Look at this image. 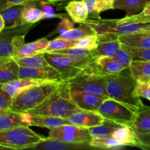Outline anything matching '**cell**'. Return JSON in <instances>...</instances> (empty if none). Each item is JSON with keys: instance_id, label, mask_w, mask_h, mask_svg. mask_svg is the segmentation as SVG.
I'll return each mask as SVG.
<instances>
[{"instance_id": "cell-16", "label": "cell", "mask_w": 150, "mask_h": 150, "mask_svg": "<svg viewBox=\"0 0 150 150\" xmlns=\"http://www.w3.org/2000/svg\"><path fill=\"white\" fill-rule=\"evenodd\" d=\"M22 114L25 121L29 125V126L52 129L64 125H71L67 118L29 114V113H22Z\"/></svg>"}, {"instance_id": "cell-1", "label": "cell", "mask_w": 150, "mask_h": 150, "mask_svg": "<svg viewBox=\"0 0 150 150\" xmlns=\"http://www.w3.org/2000/svg\"><path fill=\"white\" fill-rule=\"evenodd\" d=\"M83 23L89 25L98 35H121L150 32V16L141 13L125 16L121 19L90 18Z\"/></svg>"}, {"instance_id": "cell-32", "label": "cell", "mask_w": 150, "mask_h": 150, "mask_svg": "<svg viewBox=\"0 0 150 150\" xmlns=\"http://www.w3.org/2000/svg\"><path fill=\"white\" fill-rule=\"evenodd\" d=\"M122 126L123 125L105 120L102 125L90 127L89 130L92 138H105L112 136L114 132Z\"/></svg>"}, {"instance_id": "cell-38", "label": "cell", "mask_w": 150, "mask_h": 150, "mask_svg": "<svg viewBox=\"0 0 150 150\" xmlns=\"http://www.w3.org/2000/svg\"><path fill=\"white\" fill-rule=\"evenodd\" d=\"M127 48L131 54L133 61L150 62V49L133 47H127Z\"/></svg>"}, {"instance_id": "cell-12", "label": "cell", "mask_w": 150, "mask_h": 150, "mask_svg": "<svg viewBox=\"0 0 150 150\" xmlns=\"http://www.w3.org/2000/svg\"><path fill=\"white\" fill-rule=\"evenodd\" d=\"M19 79H32L56 82L64 81L61 73L51 65L39 68L20 66Z\"/></svg>"}, {"instance_id": "cell-48", "label": "cell", "mask_w": 150, "mask_h": 150, "mask_svg": "<svg viewBox=\"0 0 150 150\" xmlns=\"http://www.w3.org/2000/svg\"><path fill=\"white\" fill-rule=\"evenodd\" d=\"M72 1V0H50V1H48L49 3H51V4H57V3H59L58 4H59V3L65 2V1Z\"/></svg>"}, {"instance_id": "cell-11", "label": "cell", "mask_w": 150, "mask_h": 150, "mask_svg": "<svg viewBox=\"0 0 150 150\" xmlns=\"http://www.w3.org/2000/svg\"><path fill=\"white\" fill-rule=\"evenodd\" d=\"M127 68L128 67L114 57L99 56L95 57L93 61L83 70L98 76H105L121 73Z\"/></svg>"}, {"instance_id": "cell-19", "label": "cell", "mask_w": 150, "mask_h": 150, "mask_svg": "<svg viewBox=\"0 0 150 150\" xmlns=\"http://www.w3.org/2000/svg\"><path fill=\"white\" fill-rule=\"evenodd\" d=\"M50 41L47 38H41L29 43H23L13 52V58L24 57L41 54L48 47Z\"/></svg>"}, {"instance_id": "cell-40", "label": "cell", "mask_w": 150, "mask_h": 150, "mask_svg": "<svg viewBox=\"0 0 150 150\" xmlns=\"http://www.w3.org/2000/svg\"><path fill=\"white\" fill-rule=\"evenodd\" d=\"M134 95L139 98H144L150 101V83L149 82L136 81Z\"/></svg>"}, {"instance_id": "cell-35", "label": "cell", "mask_w": 150, "mask_h": 150, "mask_svg": "<svg viewBox=\"0 0 150 150\" xmlns=\"http://www.w3.org/2000/svg\"><path fill=\"white\" fill-rule=\"evenodd\" d=\"M94 34H95V32L89 25L86 23H81L79 27L74 28L62 35H59V37L72 40H79L84 37Z\"/></svg>"}, {"instance_id": "cell-18", "label": "cell", "mask_w": 150, "mask_h": 150, "mask_svg": "<svg viewBox=\"0 0 150 150\" xmlns=\"http://www.w3.org/2000/svg\"><path fill=\"white\" fill-rule=\"evenodd\" d=\"M23 126L29 125L25 121L23 114L12 109L0 110V131Z\"/></svg>"}, {"instance_id": "cell-26", "label": "cell", "mask_w": 150, "mask_h": 150, "mask_svg": "<svg viewBox=\"0 0 150 150\" xmlns=\"http://www.w3.org/2000/svg\"><path fill=\"white\" fill-rule=\"evenodd\" d=\"M150 2V0H116L114 9L124 10L126 16L140 13Z\"/></svg>"}, {"instance_id": "cell-44", "label": "cell", "mask_w": 150, "mask_h": 150, "mask_svg": "<svg viewBox=\"0 0 150 150\" xmlns=\"http://www.w3.org/2000/svg\"><path fill=\"white\" fill-rule=\"evenodd\" d=\"M39 0H0V11L4 10L8 7L21 4H26L32 1H37Z\"/></svg>"}, {"instance_id": "cell-46", "label": "cell", "mask_w": 150, "mask_h": 150, "mask_svg": "<svg viewBox=\"0 0 150 150\" xmlns=\"http://www.w3.org/2000/svg\"><path fill=\"white\" fill-rule=\"evenodd\" d=\"M140 13L142 15H144V16H150V2L146 6L143 11L141 12Z\"/></svg>"}, {"instance_id": "cell-6", "label": "cell", "mask_w": 150, "mask_h": 150, "mask_svg": "<svg viewBox=\"0 0 150 150\" xmlns=\"http://www.w3.org/2000/svg\"><path fill=\"white\" fill-rule=\"evenodd\" d=\"M104 119L122 125L133 127L138 111H134L117 100L106 98L98 110Z\"/></svg>"}, {"instance_id": "cell-4", "label": "cell", "mask_w": 150, "mask_h": 150, "mask_svg": "<svg viewBox=\"0 0 150 150\" xmlns=\"http://www.w3.org/2000/svg\"><path fill=\"white\" fill-rule=\"evenodd\" d=\"M61 82L47 81L22 91L13 98L11 109L18 113H27L42 103L59 86Z\"/></svg>"}, {"instance_id": "cell-47", "label": "cell", "mask_w": 150, "mask_h": 150, "mask_svg": "<svg viewBox=\"0 0 150 150\" xmlns=\"http://www.w3.org/2000/svg\"><path fill=\"white\" fill-rule=\"evenodd\" d=\"M5 29V21L2 16L0 15V32Z\"/></svg>"}, {"instance_id": "cell-20", "label": "cell", "mask_w": 150, "mask_h": 150, "mask_svg": "<svg viewBox=\"0 0 150 150\" xmlns=\"http://www.w3.org/2000/svg\"><path fill=\"white\" fill-rule=\"evenodd\" d=\"M20 66L12 57L0 61V85L19 79Z\"/></svg>"}, {"instance_id": "cell-37", "label": "cell", "mask_w": 150, "mask_h": 150, "mask_svg": "<svg viewBox=\"0 0 150 150\" xmlns=\"http://www.w3.org/2000/svg\"><path fill=\"white\" fill-rule=\"evenodd\" d=\"M98 36L96 34H94V35H88V36L79 40L77 45H76V48H84V49L92 51L98 47Z\"/></svg>"}, {"instance_id": "cell-41", "label": "cell", "mask_w": 150, "mask_h": 150, "mask_svg": "<svg viewBox=\"0 0 150 150\" xmlns=\"http://www.w3.org/2000/svg\"><path fill=\"white\" fill-rule=\"evenodd\" d=\"M114 57L117 58V59L120 60V61L121 62L122 64H124L127 67H129L130 64H131V62H133L131 54H130L128 48H127V46H125V45H122L120 49L117 52V54H115Z\"/></svg>"}, {"instance_id": "cell-15", "label": "cell", "mask_w": 150, "mask_h": 150, "mask_svg": "<svg viewBox=\"0 0 150 150\" xmlns=\"http://www.w3.org/2000/svg\"><path fill=\"white\" fill-rule=\"evenodd\" d=\"M89 144V141L81 142H67L47 137L44 141L32 146L29 149L35 150H77V149H93Z\"/></svg>"}, {"instance_id": "cell-45", "label": "cell", "mask_w": 150, "mask_h": 150, "mask_svg": "<svg viewBox=\"0 0 150 150\" xmlns=\"http://www.w3.org/2000/svg\"><path fill=\"white\" fill-rule=\"evenodd\" d=\"M137 136L140 142L139 148L150 149V133L137 134Z\"/></svg>"}, {"instance_id": "cell-23", "label": "cell", "mask_w": 150, "mask_h": 150, "mask_svg": "<svg viewBox=\"0 0 150 150\" xmlns=\"http://www.w3.org/2000/svg\"><path fill=\"white\" fill-rule=\"evenodd\" d=\"M47 81H48L38 80V79H18L13 81L9 82V83H4L3 85H0V87H1V89L6 91L7 93L10 94L13 98L17 94L20 93L25 89H29L32 86Z\"/></svg>"}, {"instance_id": "cell-21", "label": "cell", "mask_w": 150, "mask_h": 150, "mask_svg": "<svg viewBox=\"0 0 150 150\" xmlns=\"http://www.w3.org/2000/svg\"><path fill=\"white\" fill-rule=\"evenodd\" d=\"M122 44L127 47L150 49V32L118 35Z\"/></svg>"}, {"instance_id": "cell-22", "label": "cell", "mask_w": 150, "mask_h": 150, "mask_svg": "<svg viewBox=\"0 0 150 150\" xmlns=\"http://www.w3.org/2000/svg\"><path fill=\"white\" fill-rule=\"evenodd\" d=\"M65 10L72 21L76 23H83L89 18V11L83 0H72L65 6Z\"/></svg>"}, {"instance_id": "cell-3", "label": "cell", "mask_w": 150, "mask_h": 150, "mask_svg": "<svg viewBox=\"0 0 150 150\" xmlns=\"http://www.w3.org/2000/svg\"><path fill=\"white\" fill-rule=\"evenodd\" d=\"M79 109L80 108L70 100L69 87L63 81L42 103L27 113L67 118L72 113Z\"/></svg>"}, {"instance_id": "cell-29", "label": "cell", "mask_w": 150, "mask_h": 150, "mask_svg": "<svg viewBox=\"0 0 150 150\" xmlns=\"http://www.w3.org/2000/svg\"><path fill=\"white\" fill-rule=\"evenodd\" d=\"M128 68L132 77L136 81H149L150 79V62L133 61Z\"/></svg>"}, {"instance_id": "cell-13", "label": "cell", "mask_w": 150, "mask_h": 150, "mask_svg": "<svg viewBox=\"0 0 150 150\" xmlns=\"http://www.w3.org/2000/svg\"><path fill=\"white\" fill-rule=\"evenodd\" d=\"M69 95L72 102L80 109L98 111L105 98L99 95L69 88Z\"/></svg>"}, {"instance_id": "cell-25", "label": "cell", "mask_w": 150, "mask_h": 150, "mask_svg": "<svg viewBox=\"0 0 150 150\" xmlns=\"http://www.w3.org/2000/svg\"><path fill=\"white\" fill-rule=\"evenodd\" d=\"M112 136L120 141L125 146H140V142L138 138L137 133L133 127L127 125H123L119 127L113 133Z\"/></svg>"}, {"instance_id": "cell-36", "label": "cell", "mask_w": 150, "mask_h": 150, "mask_svg": "<svg viewBox=\"0 0 150 150\" xmlns=\"http://www.w3.org/2000/svg\"><path fill=\"white\" fill-rule=\"evenodd\" d=\"M79 40H72L58 37L53 40L50 41L48 47L44 50L42 53L55 52L70 48H75L77 45Z\"/></svg>"}, {"instance_id": "cell-9", "label": "cell", "mask_w": 150, "mask_h": 150, "mask_svg": "<svg viewBox=\"0 0 150 150\" xmlns=\"http://www.w3.org/2000/svg\"><path fill=\"white\" fill-rule=\"evenodd\" d=\"M48 138L67 142H81L92 139L89 129L73 125H64L50 129Z\"/></svg>"}, {"instance_id": "cell-49", "label": "cell", "mask_w": 150, "mask_h": 150, "mask_svg": "<svg viewBox=\"0 0 150 150\" xmlns=\"http://www.w3.org/2000/svg\"><path fill=\"white\" fill-rule=\"evenodd\" d=\"M148 82H149V83H150V79H149V81H148Z\"/></svg>"}, {"instance_id": "cell-28", "label": "cell", "mask_w": 150, "mask_h": 150, "mask_svg": "<svg viewBox=\"0 0 150 150\" xmlns=\"http://www.w3.org/2000/svg\"><path fill=\"white\" fill-rule=\"evenodd\" d=\"M24 6L25 4L13 6L0 11V15L2 16L5 21V28L13 27L23 23L22 12Z\"/></svg>"}, {"instance_id": "cell-10", "label": "cell", "mask_w": 150, "mask_h": 150, "mask_svg": "<svg viewBox=\"0 0 150 150\" xmlns=\"http://www.w3.org/2000/svg\"><path fill=\"white\" fill-rule=\"evenodd\" d=\"M49 64L57 69L64 81L73 77L82 70L79 63L65 54L57 52L42 53Z\"/></svg>"}, {"instance_id": "cell-43", "label": "cell", "mask_w": 150, "mask_h": 150, "mask_svg": "<svg viewBox=\"0 0 150 150\" xmlns=\"http://www.w3.org/2000/svg\"><path fill=\"white\" fill-rule=\"evenodd\" d=\"M13 97L4 89H0V110L11 109Z\"/></svg>"}, {"instance_id": "cell-24", "label": "cell", "mask_w": 150, "mask_h": 150, "mask_svg": "<svg viewBox=\"0 0 150 150\" xmlns=\"http://www.w3.org/2000/svg\"><path fill=\"white\" fill-rule=\"evenodd\" d=\"M55 52L61 53V54L68 56L69 57H70L79 63V66L82 70L87 67L93 61L94 58H95L92 51L84 49V48H76V47L62 50V51H55Z\"/></svg>"}, {"instance_id": "cell-14", "label": "cell", "mask_w": 150, "mask_h": 150, "mask_svg": "<svg viewBox=\"0 0 150 150\" xmlns=\"http://www.w3.org/2000/svg\"><path fill=\"white\" fill-rule=\"evenodd\" d=\"M67 119L71 125L87 129L102 125L105 122L104 117L98 111L83 109L74 111Z\"/></svg>"}, {"instance_id": "cell-34", "label": "cell", "mask_w": 150, "mask_h": 150, "mask_svg": "<svg viewBox=\"0 0 150 150\" xmlns=\"http://www.w3.org/2000/svg\"><path fill=\"white\" fill-rule=\"evenodd\" d=\"M89 144L97 149H124L126 146L112 136L105 138H92L89 141Z\"/></svg>"}, {"instance_id": "cell-31", "label": "cell", "mask_w": 150, "mask_h": 150, "mask_svg": "<svg viewBox=\"0 0 150 150\" xmlns=\"http://www.w3.org/2000/svg\"><path fill=\"white\" fill-rule=\"evenodd\" d=\"M36 1H32L25 4L22 12V22L25 23H34L45 18L42 9L38 7Z\"/></svg>"}, {"instance_id": "cell-5", "label": "cell", "mask_w": 150, "mask_h": 150, "mask_svg": "<svg viewBox=\"0 0 150 150\" xmlns=\"http://www.w3.org/2000/svg\"><path fill=\"white\" fill-rule=\"evenodd\" d=\"M29 127L23 126L0 131L1 149H29L46 139Z\"/></svg>"}, {"instance_id": "cell-33", "label": "cell", "mask_w": 150, "mask_h": 150, "mask_svg": "<svg viewBox=\"0 0 150 150\" xmlns=\"http://www.w3.org/2000/svg\"><path fill=\"white\" fill-rule=\"evenodd\" d=\"M19 66H23V67H45L50 66L49 63L46 60V59L44 57L43 54H35L33 56H29V57H16L13 58Z\"/></svg>"}, {"instance_id": "cell-17", "label": "cell", "mask_w": 150, "mask_h": 150, "mask_svg": "<svg viewBox=\"0 0 150 150\" xmlns=\"http://www.w3.org/2000/svg\"><path fill=\"white\" fill-rule=\"evenodd\" d=\"M98 36V47L92 51L95 57L99 56L114 57L122 45L119 39L118 35H102Z\"/></svg>"}, {"instance_id": "cell-27", "label": "cell", "mask_w": 150, "mask_h": 150, "mask_svg": "<svg viewBox=\"0 0 150 150\" xmlns=\"http://www.w3.org/2000/svg\"><path fill=\"white\" fill-rule=\"evenodd\" d=\"M86 4L91 19L99 18L102 12L114 9V0H83Z\"/></svg>"}, {"instance_id": "cell-7", "label": "cell", "mask_w": 150, "mask_h": 150, "mask_svg": "<svg viewBox=\"0 0 150 150\" xmlns=\"http://www.w3.org/2000/svg\"><path fill=\"white\" fill-rule=\"evenodd\" d=\"M103 77L82 70L77 75L64 81V82L69 88L99 95L106 99L108 97L105 90Z\"/></svg>"}, {"instance_id": "cell-2", "label": "cell", "mask_w": 150, "mask_h": 150, "mask_svg": "<svg viewBox=\"0 0 150 150\" xmlns=\"http://www.w3.org/2000/svg\"><path fill=\"white\" fill-rule=\"evenodd\" d=\"M121 73L103 77L108 98L117 100L128 108L139 112L144 106L141 98L134 95L136 80L129 74Z\"/></svg>"}, {"instance_id": "cell-30", "label": "cell", "mask_w": 150, "mask_h": 150, "mask_svg": "<svg viewBox=\"0 0 150 150\" xmlns=\"http://www.w3.org/2000/svg\"><path fill=\"white\" fill-rule=\"evenodd\" d=\"M132 127L137 134L150 133V106L144 105L138 112Z\"/></svg>"}, {"instance_id": "cell-39", "label": "cell", "mask_w": 150, "mask_h": 150, "mask_svg": "<svg viewBox=\"0 0 150 150\" xmlns=\"http://www.w3.org/2000/svg\"><path fill=\"white\" fill-rule=\"evenodd\" d=\"M75 27V22L73 21L70 20L69 18L62 17L61 18V21L58 23L57 26V29L51 34V35L57 34L59 35H61L71 29H74Z\"/></svg>"}, {"instance_id": "cell-42", "label": "cell", "mask_w": 150, "mask_h": 150, "mask_svg": "<svg viewBox=\"0 0 150 150\" xmlns=\"http://www.w3.org/2000/svg\"><path fill=\"white\" fill-rule=\"evenodd\" d=\"M39 5L40 8L42 9V11H43L44 15H45V18H62L65 16L64 14H57L55 13L54 7L51 6V3H49L48 1L40 0Z\"/></svg>"}, {"instance_id": "cell-50", "label": "cell", "mask_w": 150, "mask_h": 150, "mask_svg": "<svg viewBox=\"0 0 150 150\" xmlns=\"http://www.w3.org/2000/svg\"><path fill=\"white\" fill-rule=\"evenodd\" d=\"M47 1H50V0H47Z\"/></svg>"}, {"instance_id": "cell-8", "label": "cell", "mask_w": 150, "mask_h": 150, "mask_svg": "<svg viewBox=\"0 0 150 150\" xmlns=\"http://www.w3.org/2000/svg\"><path fill=\"white\" fill-rule=\"evenodd\" d=\"M35 24L23 23L13 27L5 28L0 32V61L13 57L14 38L18 35H26Z\"/></svg>"}]
</instances>
